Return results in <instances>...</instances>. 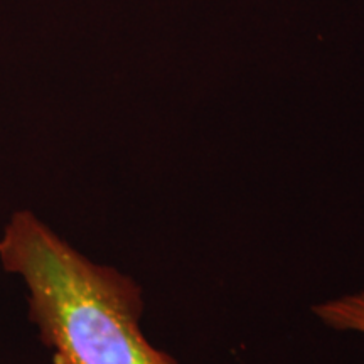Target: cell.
I'll list each match as a JSON object with an SVG mask.
<instances>
[{
    "instance_id": "1",
    "label": "cell",
    "mask_w": 364,
    "mask_h": 364,
    "mask_svg": "<svg viewBox=\"0 0 364 364\" xmlns=\"http://www.w3.org/2000/svg\"><path fill=\"white\" fill-rule=\"evenodd\" d=\"M0 265L27 289L29 321L53 364H179L142 332V289L91 262L29 209L0 236Z\"/></svg>"
},
{
    "instance_id": "2",
    "label": "cell",
    "mask_w": 364,
    "mask_h": 364,
    "mask_svg": "<svg viewBox=\"0 0 364 364\" xmlns=\"http://www.w3.org/2000/svg\"><path fill=\"white\" fill-rule=\"evenodd\" d=\"M314 312L332 329L364 334V292L318 304L314 307Z\"/></svg>"
}]
</instances>
